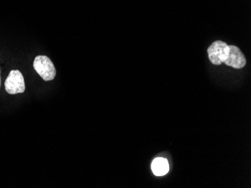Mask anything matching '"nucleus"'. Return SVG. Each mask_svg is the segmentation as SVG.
Wrapping results in <instances>:
<instances>
[{
    "instance_id": "1",
    "label": "nucleus",
    "mask_w": 251,
    "mask_h": 188,
    "mask_svg": "<svg viewBox=\"0 0 251 188\" xmlns=\"http://www.w3.org/2000/svg\"><path fill=\"white\" fill-rule=\"evenodd\" d=\"M33 68L45 81L54 79L56 71L51 60L46 56H38L33 62Z\"/></svg>"
},
{
    "instance_id": "2",
    "label": "nucleus",
    "mask_w": 251,
    "mask_h": 188,
    "mask_svg": "<svg viewBox=\"0 0 251 188\" xmlns=\"http://www.w3.org/2000/svg\"><path fill=\"white\" fill-rule=\"evenodd\" d=\"M5 88L6 92L10 95L24 93L26 86L22 73L18 70L11 71L5 81Z\"/></svg>"
},
{
    "instance_id": "3",
    "label": "nucleus",
    "mask_w": 251,
    "mask_h": 188,
    "mask_svg": "<svg viewBox=\"0 0 251 188\" xmlns=\"http://www.w3.org/2000/svg\"><path fill=\"white\" fill-rule=\"evenodd\" d=\"M224 64L235 69H242L246 65L247 60L240 49L235 45H228Z\"/></svg>"
},
{
    "instance_id": "4",
    "label": "nucleus",
    "mask_w": 251,
    "mask_h": 188,
    "mask_svg": "<svg viewBox=\"0 0 251 188\" xmlns=\"http://www.w3.org/2000/svg\"><path fill=\"white\" fill-rule=\"evenodd\" d=\"M227 44L222 41H216L208 48V59L215 65H220L224 63L226 55Z\"/></svg>"
},
{
    "instance_id": "5",
    "label": "nucleus",
    "mask_w": 251,
    "mask_h": 188,
    "mask_svg": "<svg viewBox=\"0 0 251 188\" xmlns=\"http://www.w3.org/2000/svg\"><path fill=\"white\" fill-rule=\"evenodd\" d=\"M151 169L153 174L156 176H163L169 172V162L165 158H155L152 162Z\"/></svg>"
},
{
    "instance_id": "6",
    "label": "nucleus",
    "mask_w": 251,
    "mask_h": 188,
    "mask_svg": "<svg viewBox=\"0 0 251 188\" xmlns=\"http://www.w3.org/2000/svg\"><path fill=\"white\" fill-rule=\"evenodd\" d=\"M0 73H1V71H0ZM0 87H1V75H0Z\"/></svg>"
}]
</instances>
